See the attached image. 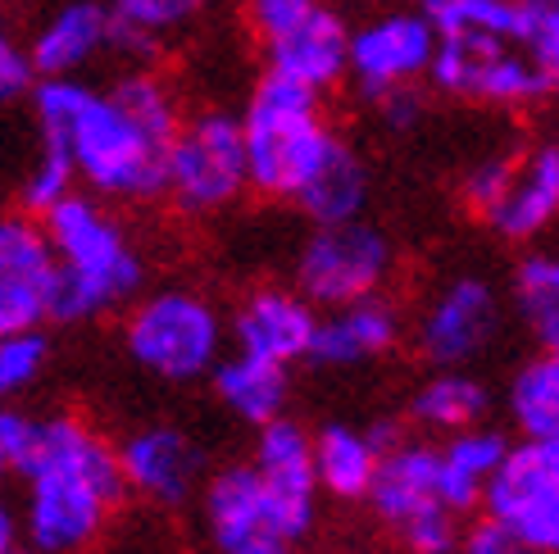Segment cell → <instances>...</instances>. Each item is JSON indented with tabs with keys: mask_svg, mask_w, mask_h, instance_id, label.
<instances>
[{
	"mask_svg": "<svg viewBox=\"0 0 559 554\" xmlns=\"http://www.w3.org/2000/svg\"><path fill=\"white\" fill-rule=\"evenodd\" d=\"M55 260L37 214H0V337L50 323Z\"/></svg>",
	"mask_w": 559,
	"mask_h": 554,
	"instance_id": "obj_14",
	"label": "cell"
},
{
	"mask_svg": "<svg viewBox=\"0 0 559 554\" xmlns=\"http://www.w3.org/2000/svg\"><path fill=\"white\" fill-rule=\"evenodd\" d=\"M478 514L527 554H559V441H510Z\"/></svg>",
	"mask_w": 559,
	"mask_h": 554,
	"instance_id": "obj_9",
	"label": "cell"
},
{
	"mask_svg": "<svg viewBox=\"0 0 559 554\" xmlns=\"http://www.w3.org/2000/svg\"><path fill=\"white\" fill-rule=\"evenodd\" d=\"M33 60H27V41L14 37V27L0 19V105H14V100H27L33 92Z\"/></svg>",
	"mask_w": 559,
	"mask_h": 554,
	"instance_id": "obj_37",
	"label": "cell"
},
{
	"mask_svg": "<svg viewBox=\"0 0 559 554\" xmlns=\"http://www.w3.org/2000/svg\"><path fill=\"white\" fill-rule=\"evenodd\" d=\"M14 545H23V532H19V505H14V495L0 486V554H10Z\"/></svg>",
	"mask_w": 559,
	"mask_h": 554,
	"instance_id": "obj_40",
	"label": "cell"
},
{
	"mask_svg": "<svg viewBox=\"0 0 559 554\" xmlns=\"http://www.w3.org/2000/svg\"><path fill=\"white\" fill-rule=\"evenodd\" d=\"M228 554H296V545H283V541H255V545L228 550Z\"/></svg>",
	"mask_w": 559,
	"mask_h": 554,
	"instance_id": "obj_41",
	"label": "cell"
},
{
	"mask_svg": "<svg viewBox=\"0 0 559 554\" xmlns=\"http://www.w3.org/2000/svg\"><path fill=\"white\" fill-rule=\"evenodd\" d=\"M10 554H37V550H27V545H14V550H10Z\"/></svg>",
	"mask_w": 559,
	"mask_h": 554,
	"instance_id": "obj_42",
	"label": "cell"
},
{
	"mask_svg": "<svg viewBox=\"0 0 559 554\" xmlns=\"http://www.w3.org/2000/svg\"><path fill=\"white\" fill-rule=\"evenodd\" d=\"M250 191L241 123L233 109H195L178 123L169 150H164V186L159 196L187 218H214L233 209Z\"/></svg>",
	"mask_w": 559,
	"mask_h": 554,
	"instance_id": "obj_6",
	"label": "cell"
},
{
	"mask_svg": "<svg viewBox=\"0 0 559 554\" xmlns=\"http://www.w3.org/2000/svg\"><path fill=\"white\" fill-rule=\"evenodd\" d=\"M369 509L382 528L391 532L396 522H405L409 514L428 509L437 495V446L428 441H391L378 459V473H373V486H369Z\"/></svg>",
	"mask_w": 559,
	"mask_h": 554,
	"instance_id": "obj_22",
	"label": "cell"
},
{
	"mask_svg": "<svg viewBox=\"0 0 559 554\" xmlns=\"http://www.w3.org/2000/svg\"><path fill=\"white\" fill-rule=\"evenodd\" d=\"M510 450V436L491 423H473L464 432H451L437 446V495L451 514H478L483 491L491 473Z\"/></svg>",
	"mask_w": 559,
	"mask_h": 554,
	"instance_id": "obj_21",
	"label": "cell"
},
{
	"mask_svg": "<svg viewBox=\"0 0 559 554\" xmlns=\"http://www.w3.org/2000/svg\"><path fill=\"white\" fill-rule=\"evenodd\" d=\"M451 554H527V550L506 528H496L491 518H473V522H460Z\"/></svg>",
	"mask_w": 559,
	"mask_h": 554,
	"instance_id": "obj_38",
	"label": "cell"
},
{
	"mask_svg": "<svg viewBox=\"0 0 559 554\" xmlns=\"http://www.w3.org/2000/svg\"><path fill=\"white\" fill-rule=\"evenodd\" d=\"M241 150H246V182L269 201H296V191L314 178L323 155L337 142V128L323 119V96L296 87V82L264 73L246 96Z\"/></svg>",
	"mask_w": 559,
	"mask_h": 554,
	"instance_id": "obj_4",
	"label": "cell"
},
{
	"mask_svg": "<svg viewBox=\"0 0 559 554\" xmlns=\"http://www.w3.org/2000/svg\"><path fill=\"white\" fill-rule=\"evenodd\" d=\"M437 50L432 23L418 10L382 14L365 27H350L346 41V82L359 92V100H378L386 92L418 87L428 82V64Z\"/></svg>",
	"mask_w": 559,
	"mask_h": 554,
	"instance_id": "obj_13",
	"label": "cell"
},
{
	"mask_svg": "<svg viewBox=\"0 0 559 554\" xmlns=\"http://www.w3.org/2000/svg\"><path fill=\"white\" fill-rule=\"evenodd\" d=\"M514 46L527 50L537 64L559 69V0H514Z\"/></svg>",
	"mask_w": 559,
	"mask_h": 554,
	"instance_id": "obj_34",
	"label": "cell"
},
{
	"mask_svg": "<svg viewBox=\"0 0 559 554\" xmlns=\"http://www.w3.org/2000/svg\"><path fill=\"white\" fill-rule=\"evenodd\" d=\"M109 50V5L105 0H64L37 37L27 41V60L37 77H82Z\"/></svg>",
	"mask_w": 559,
	"mask_h": 554,
	"instance_id": "obj_20",
	"label": "cell"
},
{
	"mask_svg": "<svg viewBox=\"0 0 559 554\" xmlns=\"http://www.w3.org/2000/svg\"><path fill=\"white\" fill-rule=\"evenodd\" d=\"M382 446L373 441L369 427L355 423H328L319 432H310V463H314V486L319 495L332 501H365L373 473H378Z\"/></svg>",
	"mask_w": 559,
	"mask_h": 554,
	"instance_id": "obj_25",
	"label": "cell"
},
{
	"mask_svg": "<svg viewBox=\"0 0 559 554\" xmlns=\"http://www.w3.org/2000/svg\"><path fill=\"white\" fill-rule=\"evenodd\" d=\"M115 455H119L123 491L164 514L187 509L210 473L201 441L178 423L132 427L123 441H115Z\"/></svg>",
	"mask_w": 559,
	"mask_h": 554,
	"instance_id": "obj_12",
	"label": "cell"
},
{
	"mask_svg": "<svg viewBox=\"0 0 559 554\" xmlns=\"http://www.w3.org/2000/svg\"><path fill=\"white\" fill-rule=\"evenodd\" d=\"M487 413H491V392L468 369H432L409 396V419L432 436H451L473 423H487Z\"/></svg>",
	"mask_w": 559,
	"mask_h": 554,
	"instance_id": "obj_27",
	"label": "cell"
},
{
	"mask_svg": "<svg viewBox=\"0 0 559 554\" xmlns=\"http://www.w3.org/2000/svg\"><path fill=\"white\" fill-rule=\"evenodd\" d=\"M123 346L132 364L155 382L191 386L228 354V318L195 287H155L128 300Z\"/></svg>",
	"mask_w": 559,
	"mask_h": 554,
	"instance_id": "obj_5",
	"label": "cell"
},
{
	"mask_svg": "<svg viewBox=\"0 0 559 554\" xmlns=\"http://www.w3.org/2000/svg\"><path fill=\"white\" fill-rule=\"evenodd\" d=\"M41 228L55 260V323H96L128 310L132 296L146 291V255L115 205L92 191H73L41 214Z\"/></svg>",
	"mask_w": 559,
	"mask_h": 554,
	"instance_id": "obj_3",
	"label": "cell"
},
{
	"mask_svg": "<svg viewBox=\"0 0 559 554\" xmlns=\"http://www.w3.org/2000/svg\"><path fill=\"white\" fill-rule=\"evenodd\" d=\"M46 364H50V341H46L41 327L0 337V405H10V400L33 392V386L41 382V373H46Z\"/></svg>",
	"mask_w": 559,
	"mask_h": 554,
	"instance_id": "obj_31",
	"label": "cell"
},
{
	"mask_svg": "<svg viewBox=\"0 0 559 554\" xmlns=\"http://www.w3.org/2000/svg\"><path fill=\"white\" fill-rule=\"evenodd\" d=\"M33 119L41 146H60L87 186L105 205L159 201L164 150L182 123V96L151 64H132L115 87H87L82 77H37Z\"/></svg>",
	"mask_w": 559,
	"mask_h": 554,
	"instance_id": "obj_1",
	"label": "cell"
},
{
	"mask_svg": "<svg viewBox=\"0 0 559 554\" xmlns=\"http://www.w3.org/2000/svg\"><path fill=\"white\" fill-rule=\"evenodd\" d=\"M460 514H451L441 501H432L428 509L409 514L405 522L391 528V541L401 545V554H451L455 537H460Z\"/></svg>",
	"mask_w": 559,
	"mask_h": 554,
	"instance_id": "obj_33",
	"label": "cell"
},
{
	"mask_svg": "<svg viewBox=\"0 0 559 554\" xmlns=\"http://www.w3.org/2000/svg\"><path fill=\"white\" fill-rule=\"evenodd\" d=\"M314 323H319V310L296 287L269 282V287H255L241 296V304L228 318V341L241 354H255V359H269V364L292 369L310 354Z\"/></svg>",
	"mask_w": 559,
	"mask_h": 554,
	"instance_id": "obj_15",
	"label": "cell"
},
{
	"mask_svg": "<svg viewBox=\"0 0 559 554\" xmlns=\"http://www.w3.org/2000/svg\"><path fill=\"white\" fill-rule=\"evenodd\" d=\"M323 0H241V23L255 41H277L283 33H292L296 23H305Z\"/></svg>",
	"mask_w": 559,
	"mask_h": 554,
	"instance_id": "obj_36",
	"label": "cell"
},
{
	"mask_svg": "<svg viewBox=\"0 0 559 554\" xmlns=\"http://www.w3.org/2000/svg\"><path fill=\"white\" fill-rule=\"evenodd\" d=\"M428 82L441 96L473 105L542 109L559 87V69L537 64L514 41H437Z\"/></svg>",
	"mask_w": 559,
	"mask_h": 554,
	"instance_id": "obj_8",
	"label": "cell"
},
{
	"mask_svg": "<svg viewBox=\"0 0 559 554\" xmlns=\"http://www.w3.org/2000/svg\"><path fill=\"white\" fill-rule=\"evenodd\" d=\"M73 191H78V173H73L69 155L60 146H41L37 159L27 164L23 182H19V209L41 218L46 209H55L64 196H73Z\"/></svg>",
	"mask_w": 559,
	"mask_h": 554,
	"instance_id": "obj_32",
	"label": "cell"
},
{
	"mask_svg": "<svg viewBox=\"0 0 559 554\" xmlns=\"http://www.w3.org/2000/svg\"><path fill=\"white\" fill-rule=\"evenodd\" d=\"M373 196V182H369V164L359 159V150L337 136L332 150L323 155V164L314 169V178L296 191V209L310 218L314 228L323 224H350V218H365Z\"/></svg>",
	"mask_w": 559,
	"mask_h": 554,
	"instance_id": "obj_24",
	"label": "cell"
},
{
	"mask_svg": "<svg viewBox=\"0 0 559 554\" xmlns=\"http://www.w3.org/2000/svg\"><path fill=\"white\" fill-rule=\"evenodd\" d=\"M401 310L386 296H365L337 304V310H323L314 323V341H310V364L319 369H359L373 364V359L391 354L401 346Z\"/></svg>",
	"mask_w": 559,
	"mask_h": 554,
	"instance_id": "obj_18",
	"label": "cell"
},
{
	"mask_svg": "<svg viewBox=\"0 0 559 554\" xmlns=\"http://www.w3.org/2000/svg\"><path fill=\"white\" fill-rule=\"evenodd\" d=\"M373 109H378V119H382L386 132H409V128L424 123L428 100H424V92H418V87H401V92L378 96Z\"/></svg>",
	"mask_w": 559,
	"mask_h": 554,
	"instance_id": "obj_39",
	"label": "cell"
},
{
	"mask_svg": "<svg viewBox=\"0 0 559 554\" xmlns=\"http://www.w3.org/2000/svg\"><path fill=\"white\" fill-rule=\"evenodd\" d=\"M559 218V146L537 142L514 159V173L500 201L483 214V224L510 245L542 241Z\"/></svg>",
	"mask_w": 559,
	"mask_h": 554,
	"instance_id": "obj_17",
	"label": "cell"
},
{
	"mask_svg": "<svg viewBox=\"0 0 559 554\" xmlns=\"http://www.w3.org/2000/svg\"><path fill=\"white\" fill-rule=\"evenodd\" d=\"M391 277H396L391 237L365 218H350V224H323L305 237L292 287L323 314L365 296H386Z\"/></svg>",
	"mask_w": 559,
	"mask_h": 554,
	"instance_id": "obj_7",
	"label": "cell"
},
{
	"mask_svg": "<svg viewBox=\"0 0 559 554\" xmlns=\"http://www.w3.org/2000/svg\"><path fill=\"white\" fill-rule=\"evenodd\" d=\"M510 296L537 350H559V260L550 251H527L514 264Z\"/></svg>",
	"mask_w": 559,
	"mask_h": 554,
	"instance_id": "obj_29",
	"label": "cell"
},
{
	"mask_svg": "<svg viewBox=\"0 0 559 554\" xmlns=\"http://www.w3.org/2000/svg\"><path fill=\"white\" fill-rule=\"evenodd\" d=\"M346 41H350L346 19L337 10L319 5L305 23H296L292 33H283L277 41L264 46L269 73L287 77L314 96H328L346 82Z\"/></svg>",
	"mask_w": 559,
	"mask_h": 554,
	"instance_id": "obj_19",
	"label": "cell"
},
{
	"mask_svg": "<svg viewBox=\"0 0 559 554\" xmlns=\"http://www.w3.org/2000/svg\"><path fill=\"white\" fill-rule=\"evenodd\" d=\"M191 505H195V522H201V537L214 554L246 550L255 541H273L269 501H264L260 473L250 468V459L223 463L214 473H205Z\"/></svg>",
	"mask_w": 559,
	"mask_h": 554,
	"instance_id": "obj_16",
	"label": "cell"
},
{
	"mask_svg": "<svg viewBox=\"0 0 559 554\" xmlns=\"http://www.w3.org/2000/svg\"><path fill=\"white\" fill-rule=\"evenodd\" d=\"M514 159H519L514 150H487L483 159H473L468 169H464L460 196H464V205L478 214V218L500 201V191H506V182H510V173H514Z\"/></svg>",
	"mask_w": 559,
	"mask_h": 554,
	"instance_id": "obj_35",
	"label": "cell"
},
{
	"mask_svg": "<svg viewBox=\"0 0 559 554\" xmlns=\"http://www.w3.org/2000/svg\"><path fill=\"white\" fill-rule=\"evenodd\" d=\"M205 382H210L214 400L246 427H264L273 419H283L287 400H292V369L269 364V359H255V354H241V350L223 354Z\"/></svg>",
	"mask_w": 559,
	"mask_h": 554,
	"instance_id": "obj_23",
	"label": "cell"
},
{
	"mask_svg": "<svg viewBox=\"0 0 559 554\" xmlns=\"http://www.w3.org/2000/svg\"><path fill=\"white\" fill-rule=\"evenodd\" d=\"M510 423L523 441H559V350H537L506 386Z\"/></svg>",
	"mask_w": 559,
	"mask_h": 554,
	"instance_id": "obj_28",
	"label": "cell"
},
{
	"mask_svg": "<svg viewBox=\"0 0 559 554\" xmlns=\"http://www.w3.org/2000/svg\"><path fill=\"white\" fill-rule=\"evenodd\" d=\"M437 41H514V0H418Z\"/></svg>",
	"mask_w": 559,
	"mask_h": 554,
	"instance_id": "obj_30",
	"label": "cell"
},
{
	"mask_svg": "<svg viewBox=\"0 0 559 554\" xmlns=\"http://www.w3.org/2000/svg\"><path fill=\"white\" fill-rule=\"evenodd\" d=\"M500 323H506V304L487 277H451L418 310L414 346L432 369H468L496 346Z\"/></svg>",
	"mask_w": 559,
	"mask_h": 554,
	"instance_id": "obj_10",
	"label": "cell"
},
{
	"mask_svg": "<svg viewBox=\"0 0 559 554\" xmlns=\"http://www.w3.org/2000/svg\"><path fill=\"white\" fill-rule=\"evenodd\" d=\"M250 468L260 473L264 501H269V528L273 541L300 545L319 522V486H314V463H310V427L296 419H273L255 427V450Z\"/></svg>",
	"mask_w": 559,
	"mask_h": 554,
	"instance_id": "obj_11",
	"label": "cell"
},
{
	"mask_svg": "<svg viewBox=\"0 0 559 554\" xmlns=\"http://www.w3.org/2000/svg\"><path fill=\"white\" fill-rule=\"evenodd\" d=\"M19 478V532L37 554H92L128 501L119 455L82 413L37 419Z\"/></svg>",
	"mask_w": 559,
	"mask_h": 554,
	"instance_id": "obj_2",
	"label": "cell"
},
{
	"mask_svg": "<svg viewBox=\"0 0 559 554\" xmlns=\"http://www.w3.org/2000/svg\"><path fill=\"white\" fill-rule=\"evenodd\" d=\"M210 5L214 0H109V50L151 64L169 37L187 33Z\"/></svg>",
	"mask_w": 559,
	"mask_h": 554,
	"instance_id": "obj_26",
	"label": "cell"
}]
</instances>
